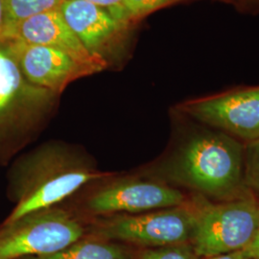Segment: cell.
Returning a JSON list of instances; mask_svg holds the SVG:
<instances>
[{"label": "cell", "instance_id": "13", "mask_svg": "<svg viewBox=\"0 0 259 259\" xmlns=\"http://www.w3.org/2000/svg\"><path fill=\"white\" fill-rule=\"evenodd\" d=\"M8 15V30L24 19L38 14L59 9L64 0H5ZM5 36V37H6ZM4 37V38H5Z\"/></svg>", "mask_w": 259, "mask_h": 259}, {"label": "cell", "instance_id": "1", "mask_svg": "<svg viewBox=\"0 0 259 259\" xmlns=\"http://www.w3.org/2000/svg\"><path fill=\"white\" fill-rule=\"evenodd\" d=\"M113 176L99 171L79 151L47 143L20 157L12 168L10 193L14 208L6 222L55 207L84 186Z\"/></svg>", "mask_w": 259, "mask_h": 259}, {"label": "cell", "instance_id": "9", "mask_svg": "<svg viewBox=\"0 0 259 259\" xmlns=\"http://www.w3.org/2000/svg\"><path fill=\"white\" fill-rule=\"evenodd\" d=\"M5 38L29 45L53 47L71 56L76 62L95 73L106 67L102 56L92 54L66 24L60 10L48 11L24 19L11 28Z\"/></svg>", "mask_w": 259, "mask_h": 259}, {"label": "cell", "instance_id": "2", "mask_svg": "<svg viewBox=\"0 0 259 259\" xmlns=\"http://www.w3.org/2000/svg\"><path fill=\"white\" fill-rule=\"evenodd\" d=\"M244 146L220 131L204 130L181 142L159 168L160 181L215 199L237 197L244 184Z\"/></svg>", "mask_w": 259, "mask_h": 259}, {"label": "cell", "instance_id": "18", "mask_svg": "<svg viewBox=\"0 0 259 259\" xmlns=\"http://www.w3.org/2000/svg\"><path fill=\"white\" fill-rule=\"evenodd\" d=\"M243 251L248 259H259V225L250 244Z\"/></svg>", "mask_w": 259, "mask_h": 259}, {"label": "cell", "instance_id": "19", "mask_svg": "<svg viewBox=\"0 0 259 259\" xmlns=\"http://www.w3.org/2000/svg\"><path fill=\"white\" fill-rule=\"evenodd\" d=\"M8 30V15L5 0H0V38H4Z\"/></svg>", "mask_w": 259, "mask_h": 259}, {"label": "cell", "instance_id": "5", "mask_svg": "<svg viewBox=\"0 0 259 259\" xmlns=\"http://www.w3.org/2000/svg\"><path fill=\"white\" fill-rule=\"evenodd\" d=\"M196 217L197 204L189 201L148 212L94 218L92 234L147 248L191 243Z\"/></svg>", "mask_w": 259, "mask_h": 259}, {"label": "cell", "instance_id": "4", "mask_svg": "<svg viewBox=\"0 0 259 259\" xmlns=\"http://www.w3.org/2000/svg\"><path fill=\"white\" fill-rule=\"evenodd\" d=\"M85 226L72 210L59 206L0 225V259H22L64 250L83 238Z\"/></svg>", "mask_w": 259, "mask_h": 259}, {"label": "cell", "instance_id": "8", "mask_svg": "<svg viewBox=\"0 0 259 259\" xmlns=\"http://www.w3.org/2000/svg\"><path fill=\"white\" fill-rule=\"evenodd\" d=\"M182 110L234 139L259 138V87L185 103Z\"/></svg>", "mask_w": 259, "mask_h": 259}, {"label": "cell", "instance_id": "20", "mask_svg": "<svg viewBox=\"0 0 259 259\" xmlns=\"http://www.w3.org/2000/svg\"><path fill=\"white\" fill-rule=\"evenodd\" d=\"M204 259H248L246 257L245 253L243 250H238V251H233L230 253H225V254H219V255H214V256H209L205 257Z\"/></svg>", "mask_w": 259, "mask_h": 259}, {"label": "cell", "instance_id": "14", "mask_svg": "<svg viewBox=\"0 0 259 259\" xmlns=\"http://www.w3.org/2000/svg\"><path fill=\"white\" fill-rule=\"evenodd\" d=\"M190 242L149 248L132 259H200Z\"/></svg>", "mask_w": 259, "mask_h": 259}, {"label": "cell", "instance_id": "15", "mask_svg": "<svg viewBox=\"0 0 259 259\" xmlns=\"http://www.w3.org/2000/svg\"><path fill=\"white\" fill-rule=\"evenodd\" d=\"M244 184L259 197V138L244 147Z\"/></svg>", "mask_w": 259, "mask_h": 259}, {"label": "cell", "instance_id": "16", "mask_svg": "<svg viewBox=\"0 0 259 259\" xmlns=\"http://www.w3.org/2000/svg\"><path fill=\"white\" fill-rule=\"evenodd\" d=\"M179 0H125L128 18L137 19Z\"/></svg>", "mask_w": 259, "mask_h": 259}, {"label": "cell", "instance_id": "11", "mask_svg": "<svg viewBox=\"0 0 259 259\" xmlns=\"http://www.w3.org/2000/svg\"><path fill=\"white\" fill-rule=\"evenodd\" d=\"M59 10L66 24L93 55L102 56L99 51L124 24L108 11L84 0H64Z\"/></svg>", "mask_w": 259, "mask_h": 259}, {"label": "cell", "instance_id": "6", "mask_svg": "<svg viewBox=\"0 0 259 259\" xmlns=\"http://www.w3.org/2000/svg\"><path fill=\"white\" fill-rule=\"evenodd\" d=\"M259 225V204L250 197L197 204L191 244L200 257L245 250Z\"/></svg>", "mask_w": 259, "mask_h": 259}, {"label": "cell", "instance_id": "17", "mask_svg": "<svg viewBox=\"0 0 259 259\" xmlns=\"http://www.w3.org/2000/svg\"><path fill=\"white\" fill-rule=\"evenodd\" d=\"M91 2L94 5L101 7L108 11L114 19H117L122 23H126L128 21V15L125 9L124 1L125 0H84Z\"/></svg>", "mask_w": 259, "mask_h": 259}, {"label": "cell", "instance_id": "12", "mask_svg": "<svg viewBox=\"0 0 259 259\" xmlns=\"http://www.w3.org/2000/svg\"><path fill=\"white\" fill-rule=\"evenodd\" d=\"M94 239L75 242L64 250L47 255L30 256L22 259H132L129 250L110 240L93 236Z\"/></svg>", "mask_w": 259, "mask_h": 259}, {"label": "cell", "instance_id": "10", "mask_svg": "<svg viewBox=\"0 0 259 259\" xmlns=\"http://www.w3.org/2000/svg\"><path fill=\"white\" fill-rule=\"evenodd\" d=\"M11 40L21 72L28 82L36 87L60 94L68 83L93 74L71 56L59 49Z\"/></svg>", "mask_w": 259, "mask_h": 259}, {"label": "cell", "instance_id": "7", "mask_svg": "<svg viewBox=\"0 0 259 259\" xmlns=\"http://www.w3.org/2000/svg\"><path fill=\"white\" fill-rule=\"evenodd\" d=\"M188 202L181 189L160 180L107 178L84 197L81 210L85 217L101 218L148 212Z\"/></svg>", "mask_w": 259, "mask_h": 259}, {"label": "cell", "instance_id": "3", "mask_svg": "<svg viewBox=\"0 0 259 259\" xmlns=\"http://www.w3.org/2000/svg\"><path fill=\"white\" fill-rule=\"evenodd\" d=\"M58 94L28 82L9 38H0V162L26 145Z\"/></svg>", "mask_w": 259, "mask_h": 259}]
</instances>
